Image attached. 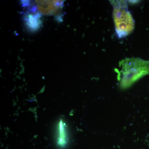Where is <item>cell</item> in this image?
I'll list each match as a JSON object with an SVG mask.
<instances>
[{
  "label": "cell",
  "instance_id": "1",
  "mask_svg": "<svg viewBox=\"0 0 149 149\" xmlns=\"http://www.w3.org/2000/svg\"><path fill=\"white\" fill-rule=\"evenodd\" d=\"M118 80L122 89L130 87L141 78L149 74V61L139 58H126L119 62Z\"/></svg>",
  "mask_w": 149,
  "mask_h": 149
},
{
  "label": "cell",
  "instance_id": "2",
  "mask_svg": "<svg viewBox=\"0 0 149 149\" xmlns=\"http://www.w3.org/2000/svg\"><path fill=\"white\" fill-rule=\"evenodd\" d=\"M113 10V18L118 37L123 38L130 35L135 28V22L125 1H111Z\"/></svg>",
  "mask_w": 149,
  "mask_h": 149
},
{
  "label": "cell",
  "instance_id": "3",
  "mask_svg": "<svg viewBox=\"0 0 149 149\" xmlns=\"http://www.w3.org/2000/svg\"><path fill=\"white\" fill-rule=\"evenodd\" d=\"M63 1H35V6L30 11H37L44 15H55L60 12L63 6Z\"/></svg>",
  "mask_w": 149,
  "mask_h": 149
},
{
  "label": "cell",
  "instance_id": "4",
  "mask_svg": "<svg viewBox=\"0 0 149 149\" xmlns=\"http://www.w3.org/2000/svg\"><path fill=\"white\" fill-rule=\"evenodd\" d=\"M40 14L36 13L35 14H29L25 17L26 24L30 29H38L41 24L40 18L41 17Z\"/></svg>",
  "mask_w": 149,
  "mask_h": 149
},
{
  "label": "cell",
  "instance_id": "5",
  "mask_svg": "<svg viewBox=\"0 0 149 149\" xmlns=\"http://www.w3.org/2000/svg\"><path fill=\"white\" fill-rule=\"evenodd\" d=\"M64 124L61 123L59 125V136L58 138V144L59 147L64 148L67 143V138L65 134Z\"/></svg>",
  "mask_w": 149,
  "mask_h": 149
}]
</instances>
